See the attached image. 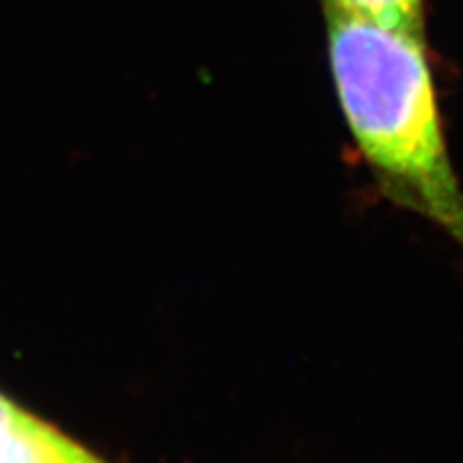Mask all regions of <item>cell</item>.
<instances>
[{"instance_id": "5b68a950", "label": "cell", "mask_w": 463, "mask_h": 463, "mask_svg": "<svg viewBox=\"0 0 463 463\" xmlns=\"http://www.w3.org/2000/svg\"><path fill=\"white\" fill-rule=\"evenodd\" d=\"M106 463H108V461H106Z\"/></svg>"}, {"instance_id": "3957f363", "label": "cell", "mask_w": 463, "mask_h": 463, "mask_svg": "<svg viewBox=\"0 0 463 463\" xmlns=\"http://www.w3.org/2000/svg\"><path fill=\"white\" fill-rule=\"evenodd\" d=\"M324 9L358 15L378 24L427 31V0H322Z\"/></svg>"}, {"instance_id": "6da1fadb", "label": "cell", "mask_w": 463, "mask_h": 463, "mask_svg": "<svg viewBox=\"0 0 463 463\" xmlns=\"http://www.w3.org/2000/svg\"><path fill=\"white\" fill-rule=\"evenodd\" d=\"M335 95L386 200L463 249V187L450 157L427 31L324 9Z\"/></svg>"}, {"instance_id": "277c9868", "label": "cell", "mask_w": 463, "mask_h": 463, "mask_svg": "<svg viewBox=\"0 0 463 463\" xmlns=\"http://www.w3.org/2000/svg\"><path fill=\"white\" fill-rule=\"evenodd\" d=\"M22 414H24V410L17 408L11 399L0 395V447H3L5 439L9 438V433L14 431V427L17 425V420L22 419Z\"/></svg>"}, {"instance_id": "7a4b0ae2", "label": "cell", "mask_w": 463, "mask_h": 463, "mask_svg": "<svg viewBox=\"0 0 463 463\" xmlns=\"http://www.w3.org/2000/svg\"><path fill=\"white\" fill-rule=\"evenodd\" d=\"M0 463H106L82 444L73 442L54 427L28 412L0 447Z\"/></svg>"}]
</instances>
